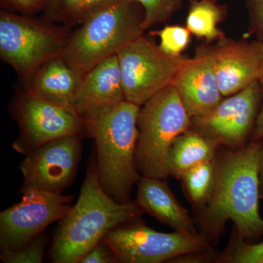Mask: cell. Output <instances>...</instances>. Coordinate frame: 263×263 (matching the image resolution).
Instances as JSON below:
<instances>
[{"label":"cell","mask_w":263,"mask_h":263,"mask_svg":"<svg viewBox=\"0 0 263 263\" xmlns=\"http://www.w3.org/2000/svg\"><path fill=\"white\" fill-rule=\"evenodd\" d=\"M215 263H263V241L249 243L233 227L229 245L218 254Z\"/></svg>","instance_id":"cell-21"},{"label":"cell","mask_w":263,"mask_h":263,"mask_svg":"<svg viewBox=\"0 0 263 263\" xmlns=\"http://www.w3.org/2000/svg\"><path fill=\"white\" fill-rule=\"evenodd\" d=\"M247 5L249 24L245 36L254 35L263 42V0H247Z\"/></svg>","instance_id":"cell-26"},{"label":"cell","mask_w":263,"mask_h":263,"mask_svg":"<svg viewBox=\"0 0 263 263\" xmlns=\"http://www.w3.org/2000/svg\"><path fill=\"white\" fill-rule=\"evenodd\" d=\"M80 263L117 262L113 249L103 240L90 249L81 258Z\"/></svg>","instance_id":"cell-27"},{"label":"cell","mask_w":263,"mask_h":263,"mask_svg":"<svg viewBox=\"0 0 263 263\" xmlns=\"http://www.w3.org/2000/svg\"><path fill=\"white\" fill-rule=\"evenodd\" d=\"M262 104L260 81L229 97L209 113L193 117L191 128L228 148H238L249 142Z\"/></svg>","instance_id":"cell-10"},{"label":"cell","mask_w":263,"mask_h":263,"mask_svg":"<svg viewBox=\"0 0 263 263\" xmlns=\"http://www.w3.org/2000/svg\"><path fill=\"white\" fill-rule=\"evenodd\" d=\"M22 200L0 214L2 252L24 248L70 212L72 195L37 190L20 191Z\"/></svg>","instance_id":"cell-9"},{"label":"cell","mask_w":263,"mask_h":263,"mask_svg":"<svg viewBox=\"0 0 263 263\" xmlns=\"http://www.w3.org/2000/svg\"><path fill=\"white\" fill-rule=\"evenodd\" d=\"M227 13L226 5L217 0H190L186 27L199 39L217 41L226 36L218 25L226 19Z\"/></svg>","instance_id":"cell-19"},{"label":"cell","mask_w":263,"mask_h":263,"mask_svg":"<svg viewBox=\"0 0 263 263\" xmlns=\"http://www.w3.org/2000/svg\"><path fill=\"white\" fill-rule=\"evenodd\" d=\"M143 8L129 0L98 10L70 34L62 57L71 68L84 76L127 44L144 34Z\"/></svg>","instance_id":"cell-4"},{"label":"cell","mask_w":263,"mask_h":263,"mask_svg":"<svg viewBox=\"0 0 263 263\" xmlns=\"http://www.w3.org/2000/svg\"><path fill=\"white\" fill-rule=\"evenodd\" d=\"M119 0H85L81 9L79 24L82 23L86 18L98 10L117 3Z\"/></svg>","instance_id":"cell-29"},{"label":"cell","mask_w":263,"mask_h":263,"mask_svg":"<svg viewBox=\"0 0 263 263\" xmlns=\"http://www.w3.org/2000/svg\"><path fill=\"white\" fill-rule=\"evenodd\" d=\"M160 39L159 48L170 57H179L191 43V32L186 27L181 25L166 26L160 30L149 33Z\"/></svg>","instance_id":"cell-23"},{"label":"cell","mask_w":263,"mask_h":263,"mask_svg":"<svg viewBox=\"0 0 263 263\" xmlns=\"http://www.w3.org/2000/svg\"><path fill=\"white\" fill-rule=\"evenodd\" d=\"M171 85L177 90L190 117L209 113L224 99L219 89L213 46L195 48V55L180 67Z\"/></svg>","instance_id":"cell-13"},{"label":"cell","mask_w":263,"mask_h":263,"mask_svg":"<svg viewBox=\"0 0 263 263\" xmlns=\"http://www.w3.org/2000/svg\"><path fill=\"white\" fill-rule=\"evenodd\" d=\"M85 0H46L44 18L53 23L79 24Z\"/></svg>","instance_id":"cell-24"},{"label":"cell","mask_w":263,"mask_h":263,"mask_svg":"<svg viewBox=\"0 0 263 263\" xmlns=\"http://www.w3.org/2000/svg\"><path fill=\"white\" fill-rule=\"evenodd\" d=\"M81 149L80 134H72L52 140L29 152L19 167L24 179L19 191L62 193L75 179Z\"/></svg>","instance_id":"cell-12"},{"label":"cell","mask_w":263,"mask_h":263,"mask_svg":"<svg viewBox=\"0 0 263 263\" xmlns=\"http://www.w3.org/2000/svg\"><path fill=\"white\" fill-rule=\"evenodd\" d=\"M125 100L117 55L84 76L76 99V111L84 119L106 114Z\"/></svg>","instance_id":"cell-15"},{"label":"cell","mask_w":263,"mask_h":263,"mask_svg":"<svg viewBox=\"0 0 263 263\" xmlns=\"http://www.w3.org/2000/svg\"><path fill=\"white\" fill-rule=\"evenodd\" d=\"M46 0H1V4L12 11L21 14L32 15L43 11ZM6 10V9H5Z\"/></svg>","instance_id":"cell-28"},{"label":"cell","mask_w":263,"mask_h":263,"mask_svg":"<svg viewBox=\"0 0 263 263\" xmlns=\"http://www.w3.org/2000/svg\"><path fill=\"white\" fill-rule=\"evenodd\" d=\"M103 240L113 249L120 263L171 262L184 254L214 249L200 233H161L147 226L142 219L118 227Z\"/></svg>","instance_id":"cell-7"},{"label":"cell","mask_w":263,"mask_h":263,"mask_svg":"<svg viewBox=\"0 0 263 263\" xmlns=\"http://www.w3.org/2000/svg\"><path fill=\"white\" fill-rule=\"evenodd\" d=\"M263 140L241 148L219 151L215 158L216 179L210 201L197 212L200 234L217 243L226 223L232 221L240 236L255 243L263 236L259 212V159Z\"/></svg>","instance_id":"cell-1"},{"label":"cell","mask_w":263,"mask_h":263,"mask_svg":"<svg viewBox=\"0 0 263 263\" xmlns=\"http://www.w3.org/2000/svg\"><path fill=\"white\" fill-rule=\"evenodd\" d=\"M13 114L20 136L13 143V148L24 155L52 140L86 132L82 119L76 111L27 91L15 100Z\"/></svg>","instance_id":"cell-11"},{"label":"cell","mask_w":263,"mask_h":263,"mask_svg":"<svg viewBox=\"0 0 263 263\" xmlns=\"http://www.w3.org/2000/svg\"><path fill=\"white\" fill-rule=\"evenodd\" d=\"M136 201L143 213L175 231L198 233L188 211L178 201L165 180L141 176L138 182Z\"/></svg>","instance_id":"cell-16"},{"label":"cell","mask_w":263,"mask_h":263,"mask_svg":"<svg viewBox=\"0 0 263 263\" xmlns=\"http://www.w3.org/2000/svg\"><path fill=\"white\" fill-rule=\"evenodd\" d=\"M191 117L174 86L143 104L137 118L136 167L142 176L167 179V160L176 138L191 127Z\"/></svg>","instance_id":"cell-5"},{"label":"cell","mask_w":263,"mask_h":263,"mask_svg":"<svg viewBox=\"0 0 263 263\" xmlns=\"http://www.w3.org/2000/svg\"><path fill=\"white\" fill-rule=\"evenodd\" d=\"M219 149L217 143L190 127L176 138L170 149V176L179 179L188 170L214 160Z\"/></svg>","instance_id":"cell-18"},{"label":"cell","mask_w":263,"mask_h":263,"mask_svg":"<svg viewBox=\"0 0 263 263\" xmlns=\"http://www.w3.org/2000/svg\"><path fill=\"white\" fill-rule=\"evenodd\" d=\"M140 108L124 100L100 117L83 120L86 132L95 141L102 186L119 202L131 201L132 190L142 176L136 162Z\"/></svg>","instance_id":"cell-3"},{"label":"cell","mask_w":263,"mask_h":263,"mask_svg":"<svg viewBox=\"0 0 263 263\" xmlns=\"http://www.w3.org/2000/svg\"><path fill=\"white\" fill-rule=\"evenodd\" d=\"M136 201L119 202L105 191L99 179L96 158L89 161L80 195L60 221L51 249L52 261L77 263L118 227L142 219Z\"/></svg>","instance_id":"cell-2"},{"label":"cell","mask_w":263,"mask_h":263,"mask_svg":"<svg viewBox=\"0 0 263 263\" xmlns=\"http://www.w3.org/2000/svg\"><path fill=\"white\" fill-rule=\"evenodd\" d=\"M262 77H263V68H262Z\"/></svg>","instance_id":"cell-32"},{"label":"cell","mask_w":263,"mask_h":263,"mask_svg":"<svg viewBox=\"0 0 263 263\" xmlns=\"http://www.w3.org/2000/svg\"><path fill=\"white\" fill-rule=\"evenodd\" d=\"M258 171L259 198L263 199V143L259 154Z\"/></svg>","instance_id":"cell-31"},{"label":"cell","mask_w":263,"mask_h":263,"mask_svg":"<svg viewBox=\"0 0 263 263\" xmlns=\"http://www.w3.org/2000/svg\"><path fill=\"white\" fill-rule=\"evenodd\" d=\"M218 84L223 97L241 91L262 77L263 42L221 38L213 46Z\"/></svg>","instance_id":"cell-14"},{"label":"cell","mask_w":263,"mask_h":263,"mask_svg":"<svg viewBox=\"0 0 263 263\" xmlns=\"http://www.w3.org/2000/svg\"><path fill=\"white\" fill-rule=\"evenodd\" d=\"M83 79L60 55L43 64L31 76L25 91L76 111V96Z\"/></svg>","instance_id":"cell-17"},{"label":"cell","mask_w":263,"mask_h":263,"mask_svg":"<svg viewBox=\"0 0 263 263\" xmlns=\"http://www.w3.org/2000/svg\"><path fill=\"white\" fill-rule=\"evenodd\" d=\"M43 18L0 12V57L28 81L48 60L62 55L70 33Z\"/></svg>","instance_id":"cell-6"},{"label":"cell","mask_w":263,"mask_h":263,"mask_svg":"<svg viewBox=\"0 0 263 263\" xmlns=\"http://www.w3.org/2000/svg\"><path fill=\"white\" fill-rule=\"evenodd\" d=\"M125 100L142 106L171 86L186 57H170L144 34L117 53Z\"/></svg>","instance_id":"cell-8"},{"label":"cell","mask_w":263,"mask_h":263,"mask_svg":"<svg viewBox=\"0 0 263 263\" xmlns=\"http://www.w3.org/2000/svg\"><path fill=\"white\" fill-rule=\"evenodd\" d=\"M259 81H260L262 91V107H261L260 112H259L258 117H257L255 127L254 128V130L252 132L249 141H257L263 140V77L261 78Z\"/></svg>","instance_id":"cell-30"},{"label":"cell","mask_w":263,"mask_h":263,"mask_svg":"<svg viewBox=\"0 0 263 263\" xmlns=\"http://www.w3.org/2000/svg\"><path fill=\"white\" fill-rule=\"evenodd\" d=\"M216 179L215 159L188 170L180 177L183 192L197 212L210 201L215 187Z\"/></svg>","instance_id":"cell-20"},{"label":"cell","mask_w":263,"mask_h":263,"mask_svg":"<svg viewBox=\"0 0 263 263\" xmlns=\"http://www.w3.org/2000/svg\"><path fill=\"white\" fill-rule=\"evenodd\" d=\"M141 5L144 11V30L165 23L181 9L184 0H129Z\"/></svg>","instance_id":"cell-22"},{"label":"cell","mask_w":263,"mask_h":263,"mask_svg":"<svg viewBox=\"0 0 263 263\" xmlns=\"http://www.w3.org/2000/svg\"><path fill=\"white\" fill-rule=\"evenodd\" d=\"M46 246V238L43 233L24 248L2 252L0 258L5 263H41L43 260Z\"/></svg>","instance_id":"cell-25"}]
</instances>
